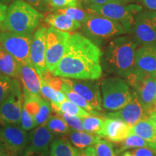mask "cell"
<instances>
[{
    "mask_svg": "<svg viewBox=\"0 0 156 156\" xmlns=\"http://www.w3.org/2000/svg\"><path fill=\"white\" fill-rule=\"evenodd\" d=\"M102 56L101 48L90 39L79 33L70 34L64 55L52 75L98 80L102 75Z\"/></svg>",
    "mask_w": 156,
    "mask_h": 156,
    "instance_id": "cell-1",
    "label": "cell"
},
{
    "mask_svg": "<svg viewBox=\"0 0 156 156\" xmlns=\"http://www.w3.org/2000/svg\"><path fill=\"white\" fill-rule=\"evenodd\" d=\"M138 46L133 37L129 36H120L112 39L102 56L106 69L126 79L134 69Z\"/></svg>",
    "mask_w": 156,
    "mask_h": 156,
    "instance_id": "cell-2",
    "label": "cell"
},
{
    "mask_svg": "<svg viewBox=\"0 0 156 156\" xmlns=\"http://www.w3.org/2000/svg\"><path fill=\"white\" fill-rule=\"evenodd\" d=\"M43 18L44 15L28 2L24 0H15L7 7L2 28L3 31L33 36Z\"/></svg>",
    "mask_w": 156,
    "mask_h": 156,
    "instance_id": "cell-3",
    "label": "cell"
},
{
    "mask_svg": "<svg viewBox=\"0 0 156 156\" xmlns=\"http://www.w3.org/2000/svg\"><path fill=\"white\" fill-rule=\"evenodd\" d=\"M102 106L107 111L117 112L126 106L132 99L127 82L119 77H108L101 83Z\"/></svg>",
    "mask_w": 156,
    "mask_h": 156,
    "instance_id": "cell-4",
    "label": "cell"
},
{
    "mask_svg": "<svg viewBox=\"0 0 156 156\" xmlns=\"http://www.w3.org/2000/svg\"><path fill=\"white\" fill-rule=\"evenodd\" d=\"M83 24L85 36L95 44L129 34L127 30L120 23L92 13Z\"/></svg>",
    "mask_w": 156,
    "mask_h": 156,
    "instance_id": "cell-5",
    "label": "cell"
},
{
    "mask_svg": "<svg viewBox=\"0 0 156 156\" xmlns=\"http://www.w3.org/2000/svg\"><path fill=\"white\" fill-rule=\"evenodd\" d=\"M87 9L92 14L101 15L120 23L129 34H132L136 17L142 11V7L137 4L108 3L101 5H89Z\"/></svg>",
    "mask_w": 156,
    "mask_h": 156,
    "instance_id": "cell-6",
    "label": "cell"
},
{
    "mask_svg": "<svg viewBox=\"0 0 156 156\" xmlns=\"http://www.w3.org/2000/svg\"><path fill=\"white\" fill-rule=\"evenodd\" d=\"M148 116L156 112V77L132 70L126 78Z\"/></svg>",
    "mask_w": 156,
    "mask_h": 156,
    "instance_id": "cell-7",
    "label": "cell"
},
{
    "mask_svg": "<svg viewBox=\"0 0 156 156\" xmlns=\"http://www.w3.org/2000/svg\"><path fill=\"white\" fill-rule=\"evenodd\" d=\"M32 39L33 36L17 34L9 31L0 32L2 48L12 56L20 64H31L30 50Z\"/></svg>",
    "mask_w": 156,
    "mask_h": 156,
    "instance_id": "cell-8",
    "label": "cell"
},
{
    "mask_svg": "<svg viewBox=\"0 0 156 156\" xmlns=\"http://www.w3.org/2000/svg\"><path fill=\"white\" fill-rule=\"evenodd\" d=\"M70 34L48 28L46 33V66L48 73H53L65 51Z\"/></svg>",
    "mask_w": 156,
    "mask_h": 156,
    "instance_id": "cell-9",
    "label": "cell"
},
{
    "mask_svg": "<svg viewBox=\"0 0 156 156\" xmlns=\"http://www.w3.org/2000/svg\"><path fill=\"white\" fill-rule=\"evenodd\" d=\"M140 46L156 45V11H142L135 19L132 34Z\"/></svg>",
    "mask_w": 156,
    "mask_h": 156,
    "instance_id": "cell-10",
    "label": "cell"
},
{
    "mask_svg": "<svg viewBox=\"0 0 156 156\" xmlns=\"http://www.w3.org/2000/svg\"><path fill=\"white\" fill-rule=\"evenodd\" d=\"M23 100L20 85L16 80L12 92L0 103V124L2 126L20 124L21 113L23 108Z\"/></svg>",
    "mask_w": 156,
    "mask_h": 156,
    "instance_id": "cell-11",
    "label": "cell"
},
{
    "mask_svg": "<svg viewBox=\"0 0 156 156\" xmlns=\"http://www.w3.org/2000/svg\"><path fill=\"white\" fill-rule=\"evenodd\" d=\"M29 135L19 126L7 125L0 128V145L8 156H15L25 151Z\"/></svg>",
    "mask_w": 156,
    "mask_h": 156,
    "instance_id": "cell-12",
    "label": "cell"
},
{
    "mask_svg": "<svg viewBox=\"0 0 156 156\" xmlns=\"http://www.w3.org/2000/svg\"><path fill=\"white\" fill-rule=\"evenodd\" d=\"M61 78L64 83L83 97L95 110L102 111V96L99 84L96 80Z\"/></svg>",
    "mask_w": 156,
    "mask_h": 156,
    "instance_id": "cell-13",
    "label": "cell"
},
{
    "mask_svg": "<svg viewBox=\"0 0 156 156\" xmlns=\"http://www.w3.org/2000/svg\"><path fill=\"white\" fill-rule=\"evenodd\" d=\"M44 26L38 27L33 36L30 50V61L41 80L48 75L46 66V33Z\"/></svg>",
    "mask_w": 156,
    "mask_h": 156,
    "instance_id": "cell-14",
    "label": "cell"
},
{
    "mask_svg": "<svg viewBox=\"0 0 156 156\" xmlns=\"http://www.w3.org/2000/svg\"><path fill=\"white\" fill-rule=\"evenodd\" d=\"M23 107L34 118L36 126L45 124L50 117L51 106L41 95H34L23 90Z\"/></svg>",
    "mask_w": 156,
    "mask_h": 156,
    "instance_id": "cell-15",
    "label": "cell"
},
{
    "mask_svg": "<svg viewBox=\"0 0 156 156\" xmlns=\"http://www.w3.org/2000/svg\"><path fill=\"white\" fill-rule=\"evenodd\" d=\"M105 116L122 120L131 128L140 120L149 119V116L144 109L134 90H133L132 99L126 106L119 111L106 114Z\"/></svg>",
    "mask_w": 156,
    "mask_h": 156,
    "instance_id": "cell-16",
    "label": "cell"
},
{
    "mask_svg": "<svg viewBox=\"0 0 156 156\" xmlns=\"http://www.w3.org/2000/svg\"><path fill=\"white\" fill-rule=\"evenodd\" d=\"M54 136L46 124L35 129L29 134L28 147L25 149L23 156H32L36 154L46 155Z\"/></svg>",
    "mask_w": 156,
    "mask_h": 156,
    "instance_id": "cell-17",
    "label": "cell"
},
{
    "mask_svg": "<svg viewBox=\"0 0 156 156\" xmlns=\"http://www.w3.org/2000/svg\"><path fill=\"white\" fill-rule=\"evenodd\" d=\"M132 133V128L123 121L114 118H105L104 124L98 135L114 143H121Z\"/></svg>",
    "mask_w": 156,
    "mask_h": 156,
    "instance_id": "cell-18",
    "label": "cell"
},
{
    "mask_svg": "<svg viewBox=\"0 0 156 156\" xmlns=\"http://www.w3.org/2000/svg\"><path fill=\"white\" fill-rule=\"evenodd\" d=\"M133 69L156 77L155 46H142L137 48L135 52Z\"/></svg>",
    "mask_w": 156,
    "mask_h": 156,
    "instance_id": "cell-19",
    "label": "cell"
},
{
    "mask_svg": "<svg viewBox=\"0 0 156 156\" xmlns=\"http://www.w3.org/2000/svg\"><path fill=\"white\" fill-rule=\"evenodd\" d=\"M19 77L22 82L23 90L34 95L41 94V78L32 64L19 63Z\"/></svg>",
    "mask_w": 156,
    "mask_h": 156,
    "instance_id": "cell-20",
    "label": "cell"
},
{
    "mask_svg": "<svg viewBox=\"0 0 156 156\" xmlns=\"http://www.w3.org/2000/svg\"><path fill=\"white\" fill-rule=\"evenodd\" d=\"M44 21L51 28L64 32H73L82 27L81 23L73 20L66 15L57 12L47 15L44 18Z\"/></svg>",
    "mask_w": 156,
    "mask_h": 156,
    "instance_id": "cell-21",
    "label": "cell"
},
{
    "mask_svg": "<svg viewBox=\"0 0 156 156\" xmlns=\"http://www.w3.org/2000/svg\"><path fill=\"white\" fill-rule=\"evenodd\" d=\"M132 133L144 139L156 155V129L149 119L140 120L132 127Z\"/></svg>",
    "mask_w": 156,
    "mask_h": 156,
    "instance_id": "cell-22",
    "label": "cell"
},
{
    "mask_svg": "<svg viewBox=\"0 0 156 156\" xmlns=\"http://www.w3.org/2000/svg\"><path fill=\"white\" fill-rule=\"evenodd\" d=\"M0 73L17 79L19 77V63L3 49L0 51Z\"/></svg>",
    "mask_w": 156,
    "mask_h": 156,
    "instance_id": "cell-23",
    "label": "cell"
},
{
    "mask_svg": "<svg viewBox=\"0 0 156 156\" xmlns=\"http://www.w3.org/2000/svg\"><path fill=\"white\" fill-rule=\"evenodd\" d=\"M69 139L74 145L80 149L90 147L93 145H96L101 140V136L96 134H94L87 132H84L77 130L70 132Z\"/></svg>",
    "mask_w": 156,
    "mask_h": 156,
    "instance_id": "cell-24",
    "label": "cell"
},
{
    "mask_svg": "<svg viewBox=\"0 0 156 156\" xmlns=\"http://www.w3.org/2000/svg\"><path fill=\"white\" fill-rule=\"evenodd\" d=\"M51 108L56 114L64 113V114H67L69 116H77L82 119H83L85 117L92 115L90 113L84 110L81 107L76 105L75 103H73L68 99L61 103H51Z\"/></svg>",
    "mask_w": 156,
    "mask_h": 156,
    "instance_id": "cell-25",
    "label": "cell"
},
{
    "mask_svg": "<svg viewBox=\"0 0 156 156\" xmlns=\"http://www.w3.org/2000/svg\"><path fill=\"white\" fill-rule=\"evenodd\" d=\"M77 149L74 147L67 139H58L51 145L50 156H79Z\"/></svg>",
    "mask_w": 156,
    "mask_h": 156,
    "instance_id": "cell-26",
    "label": "cell"
},
{
    "mask_svg": "<svg viewBox=\"0 0 156 156\" xmlns=\"http://www.w3.org/2000/svg\"><path fill=\"white\" fill-rule=\"evenodd\" d=\"M63 82V81H62ZM61 92L64 93L66 95L67 98L68 100H69L72 102L75 103L76 105L81 107L82 108H83L84 110L87 111V112L90 113L93 116H101V114L100 113H98L96 110H95L87 102L83 97L80 96L79 94H77V93H75V91L73 90L70 87L68 86L67 85H66L65 83H62V87H61Z\"/></svg>",
    "mask_w": 156,
    "mask_h": 156,
    "instance_id": "cell-27",
    "label": "cell"
},
{
    "mask_svg": "<svg viewBox=\"0 0 156 156\" xmlns=\"http://www.w3.org/2000/svg\"><path fill=\"white\" fill-rule=\"evenodd\" d=\"M41 94L44 98L53 103H61L67 100V97L61 91L54 89L46 81L41 80Z\"/></svg>",
    "mask_w": 156,
    "mask_h": 156,
    "instance_id": "cell-28",
    "label": "cell"
},
{
    "mask_svg": "<svg viewBox=\"0 0 156 156\" xmlns=\"http://www.w3.org/2000/svg\"><path fill=\"white\" fill-rule=\"evenodd\" d=\"M52 133L64 134L70 132L69 126L60 116H52L45 123Z\"/></svg>",
    "mask_w": 156,
    "mask_h": 156,
    "instance_id": "cell-29",
    "label": "cell"
},
{
    "mask_svg": "<svg viewBox=\"0 0 156 156\" xmlns=\"http://www.w3.org/2000/svg\"><path fill=\"white\" fill-rule=\"evenodd\" d=\"M134 147L139 148L150 147L145 140L142 139V137H140V136L136 135L135 134L131 133V134L124 141L121 142L119 147L116 149V153H120L122 152L126 151V150Z\"/></svg>",
    "mask_w": 156,
    "mask_h": 156,
    "instance_id": "cell-30",
    "label": "cell"
},
{
    "mask_svg": "<svg viewBox=\"0 0 156 156\" xmlns=\"http://www.w3.org/2000/svg\"><path fill=\"white\" fill-rule=\"evenodd\" d=\"M82 120H83L85 131L97 134L98 132L100 131L103 127L105 118L90 115V116L85 117Z\"/></svg>",
    "mask_w": 156,
    "mask_h": 156,
    "instance_id": "cell-31",
    "label": "cell"
},
{
    "mask_svg": "<svg viewBox=\"0 0 156 156\" xmlns=\"http://www.w3.org/2000/svg\"><path fill=\"white\" fill-rule=\"evenodd\" d=\"M16 79L0 73V103L10 95L14 89Z\"/></svg>",
    "mask_w": 156,
    "mask_h": 156,
    "instance_id": "cell-32",
    "label": "cell"
},
{
    "mask_svg": "<svg viewBox=\"0 0 156 156\" xmlns=\"http://www.w3.org/2000/svg\"><path fill=\"white\" fill-rule=\"evenodd\" d=\"M56 12L66 15V16L70 19L73 20L81 23L82 24L85 23V21L86 20L90 15V14H87L86 12L84 11L83 9H80L76 7L60 9L56 10Z\"/></svg>",
    "mask_w": 156,
    "mask_h": 156,
    "instance_id": "cell-33",
    "label": "cell"
},
{
    "mask_svg": "<svg viewBox=\"0 0 156 156\" xmlns=\"http://www.w3.org/2000/svg\"><path fill=\"white\" fill-rule=\"evenodd\" d=\"M97 156H116L114 145L107 140H101L95 145Z\"/></svg>",
    "mask_w": 156,
    "mask_h": 156,
    "instance_id": "cell-34",
    "label": "cell"
},
{
    "mask_svg": "<svg viewBox=\"0 0 156 156\" xmlns=\"http://www.w3.org/2000/svg\"><path fill=\"white\" fill-rule=\"evenodd\" d=\"M58 116L62 117L63 119L65 121L66 123L71 126L72 128H73L74 129L77 130V131H84V126L83 124V120L82 119L79 118L77 116H69L67 114H64V113H59L57 114Z\"/></svg>",
    "mask_w": 156,
    "mask_h": 156,
    "instance_id": "cell-35",
    "label": "cell"
},
{
    "mask_svg": "<svg viewBox=\"0 0 156 156\" xmlns=\"http://www.w3.org/2000/svg\"><path fill=\"white\" fill-rule=\"evenodd\" d=\"M51 8L54 9H64L67 7H77V0H45Z\"/></svg>",
    "mask_w": 156,
    "mask_h": 156,
    "instance_id": "cell-36",
    "label": "cell"
},
{
    "mask_svg": "<svg viewBox=\"0 0 156 156\" xmlns=\"http://www.w3.org/2000/svg\"><path fill=\"white\" fill-rule=\"evenodd\" d=\"M20 124L21 126H22V129H24L25 131L30 130L37 126L36 123H35L34 118L27 112V110L24 107L23 108L22 113H21Z\"/></svg>",
    "mask_w": 156,
    "mask_h": 156,
    "instance_id": "cell-37",
    "label": "cell"
},
{
    "mask_svg": "<svg viewBox=\"0 0 156 156\" xmlns=\"http://www.w3.org/2000/svg\"><path fill=\"white\" fill-rule=\"evenodd\" d=\"M122 156H155V154L150 147H139L125 152Z\"/></svg>",
    "mask_w": 156,
    "mask_h": 156,
    "instance_id": "cell-38",
    "label": "cell"
},
{
    "mask_svg": "<svg viewBox=\"0 0 156 156\" xmlns=\"http://www.w3.org/2000/svg\"><path fill=\"white\" fill-rule=\"evenodd\" d=\"M132 0H84V5L86 7L89 5H106L108 3H119V4H130L132 2Z\"/></svg>",
    "mask_w": 156,
    "mask_h": 156,
    "instance_id": "cell-39",
    "label": "cell"
},
{
    "mask_svg": "<svg viewBox=\"0 0 156 156\" xmlns=\"http://www.w3.org/2000/svg\"><path fill=\"white\" fill-rule=\"evenodd\" d=\"M142 5L151 11H156V0H141Z\"/></svg>",
    "mask_w": 156,
    "mask_h": 156,
    "instance_id": "cell-40",
    "label": "cell"
},
{
    "mask_svg": "<svg viewBox=\"0 0 156 156\" xmlns=\"http://www.w3.org/2000/svg\"><path fill=\"white\" fill-rule=\"evenodd\" d=\"M79 156H97L95 148L93 147H88L83 153H80Z\"/></svg>",
    "mask_w": 156,
    "mask_h": 156,
    "instance_id": "cell-41",
    "label": "cell"
},
{
    "mask_svg": "<svg viewBox=\"0 0 156 156\" xmlns=\"http://www.w3.org/2000/svg\"><path fill=\"white\" fill-rule=\"evenodd\" d=\"M7 6L0 2V25L4 22V20H5L6 15H7Z\"/></svg>",
    "mask_w": 156,
    "mask_h": 156,
    "instance_id": "cell-42",
    "label": "cell"
},
{
    "mask_svg": "<svg viewBox=\"0 0 156 156\" xmlns=\"http://www.w3.org/2000/svg\"><path fill=\"white\" fill-rule=\"evenodd\" d=\"M25 1L34 8H41L44 0H25Z\"/></svg>",
    "mask_w": 156,
    "mask_h": 156,
    "instance_id": "cell-43",
    "label": "cell"
},
{
    "mask_svg": "<svg viewBox=\"0 0 156 156\" xmlns=\"http://www.w3.org/2000/svg\"><path fill=\"white\" fill-rule=\"evenodd\" d=\"M149 119L152 122V124H153V126H155V128L156 129V112H153L150 114Z\"/></svg>",
    "mask_w": 156,
    "mask_h": 156,
    "instance_id": "cell-44",
    "label": "cell"
},
{
    "mask_svg": "<svg viewBox=\"0 0 156 156\" xmlns=\"http://www.w3.org/2000/svg\"><path fill=\"white\" fill-rule=\"evenodd\" d=\"M0 156H8L7 153H6L4 148L2 147V145H0Z\"/></svg>",
    "mask_w": 156,
    "mask_h": 156,
    "instance_id": "cell-45",
    "label": "cell"
},
{
    "mask_svg": "<svg viewBox=\"0 0 156 156\" xmlns=\"http://www.w3.org/2000/svg\"><path fill=\"white\" fill-rule=\"evenodd\" d=\"M2 50V47H1V46H0V51H1Z\"/></svg>",
    "mask_w": 156,
    "mask_h": 156,
    "instance_id": "cell-46",
    "label": "cell"
},
{
    "mask_svg": "<svg viewBox=\"0 0 156 156\" xmlns=\"http://www.w3.org/2000/svg\"><path fill=\"white\" fill-rule=\"evenodd\" d=\"M132 1H133V2H134V1H135V0H132Z\"/></svg>",
    "mask_w": 156,
    "mask_h": 156,
    "instance_id": "cell-47",
    "label": "cell"
},
{
    "mask_svg": "<svg viewBox=\"0 0 156 156\" xmlns=\"http://www.w3.org/2000/svg\"><path fill=\"white\" fill-rule=\"evenodd\" d=\"M155 48H156V45H155Z\"/></svg>",
    "mask_w": 156,
    "mask_h": 156,
    "instance_id": "cell-48",
    "label": "cell"
}]
</instances>
